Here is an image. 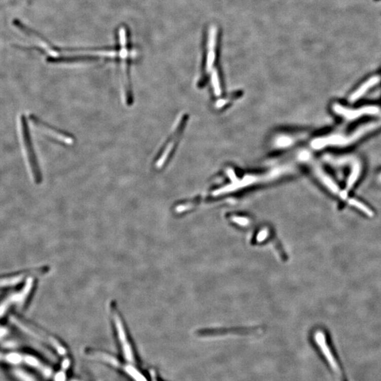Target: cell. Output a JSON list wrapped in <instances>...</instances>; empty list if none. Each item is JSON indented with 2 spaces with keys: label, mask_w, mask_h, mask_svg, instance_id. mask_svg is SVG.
Here are the masks:
<instances>
[{
  "label": "cell",
  "mask_w": 381,
  "mask_h": 381,
  "mask_svg": "<svg viewBox=\"0 0 381 381\" xmlns=\"http://www.w3.org/2000/svg\"><path fill=\"white\" fill-rule=\"evenodd\" d=\"M17 129L19 144L21 145L27 170L29 173L32 181L36 184H40L42 181V175H41L35 151L32 146L28 124H27L26 119L22 115L18 117Z\"/></svg>",
  "instance_id": "1"
},
{
  "label": "cell",
  "mask_w": 381,
  "mask_h": 381,
  "mask_svg": "<svg viewBox=\"0 0 381 381\" xmlns=\"http://www.w3.org/2000/svg\"><path fill=\"white\" fill-rule=\"evenodd\" d=\"M28 119H29L30 124L36 129L39 130V131L50 136V138L55 139L59 142L63 143L66 145H72L75 142V138L71 135L56 129L53 126L48 125V124L40 120L34 115H30Z\"/></svg>",
  "instance_id": "2"
},
{
  "label": "cell",
  "mask_w": 381,
  "mask_h": 381,
  "mask_svg": "<svg viewBox=\"0 0 381 381\" xmlns=\"http://www.w3.org/2000/svg\"><path fill=\"white\" fill-rule=\"evenodd\" d=\"M314 338H315L317 345L320 348L323 355L324 356L325 359H326L327 363H328V365L331 368L332 371L337 376H342V370H341L340 366H339L337 359L335 358V355H333V352H332L329 345H328V342H327L326 337L325 334L323 333V332L321 331V330H319V331L316 333L315 335H314Z\"/></svg>",
  "instance_id": "3"
},
{
  "label": "cell",
  "mask_w": 381,
  "mask_h": 381,
  "mask_svg": "<svg viewBox=\"0 0 381 381\" xmlns=\"http://www.w3.org/2000/svg\"><path fill=\"white\" fill-rule=\"evenodd\" d=\"M335 111L337 114L342 115L346 118L349 119V120H352L356 117H358L362 115H366V114H375L378 112V109L375 107H366L364 108H361L359 110H349L345 109L342 107V106H335Z\"/></svg>",
  "instance_id": "4"
},
{
  "label": "cell",
  "mask_w": 381,
  "mask_h": 381,
  "mask_svg": "<svg viewBox=\"0 0 381 381\" xmlns=\"http://www.w3.org/2000/svg\"><path fill=\"white\" fill-rule=\"evenodd\" d=\"M379 78L373 77L370 79L369 80L366 81L364 84H362L360 87L358 88V89L356 90L355 93H352L351 96H350V100L355 101L358 100L361 97L364 95V93L367 91V90L371 88L372 86H374L378 82Z\"/></svg>",
  "instance_id": "5"
},
{
  "label": "cell",
  "mask_w": 381,
  "mask_h": 381,
  "mask_svg": "<svg viewBox=\"0 0 381 381\" xmlns=\"http://www.w3.org/2000/svg\"><path fill=\"white\" fill-rule=\"evenodd\" d=\"M348 203H349L350 205H352V206L355 207L356 209L362 211V212L365 214L366 216L368 217L373 216V211H372L371 209H369L367 205H366L365 204L363 203L362 202L355 199V198H350V199L348 200Z\"/></svg>",
  "instance_id": "6"
},
{
  "label": "cell",
  "mask_w": 381,
  "mask_h": 381,
  "mask_svg": "<svg viewBox=\"0 0 381 381\" xmlns=\"http://www.w3.org/2000/svg\"><path fill=\"white\" fill-rule=\"evenodd\" d=\"M14 373H15L16 376L21 381H33L29 375H27L26 373H25V372L21 371V370H16Z\"/></svg>",
  "instance_id": "7"
},
{
  "label": "cell",
  "mask_w": 381,
  "mask_h": 381,
  "mask_svg": "<svg viewBox=\"0 0 381 381\" xmlns=\"http://www.w3.org/2000/svg\"><path fill=\"white\" fill-rule=\"evenodd\" d=\"M267 234H268V232H267L266 231H262V232L259 233V236H258V240H259V241H262V240L264 239L265 236H267Z\"/></svg>",
  "instance_id": "8"
},
{
  "label": "cell",
  "mask_w": 381,
  "mask_h": 381,
  "mask_svg": "<svg viewBox=\"0 0 381 381\" xmlns=\"http://www.w3.org/2000/svg\"><path fill=\"white\" fill-rule=\"evenodd\" d=\"M235 222L243 225H247L248 223V220L245 219V218L244 219L243 218H238V219H235Z\"/></svg>",
  "instance_id": "9"
},
{
  "label": "cell",
  "mask_w": 381,
  "mask_h": 381,
  "mask_svg": "<svg viewBox=\"0 0 381 381\" xmlns=\"http://www.w3.org/2000/svg\"><path fill=\"white\" fill-rule=\"evenodd\" d=\"M374 1H375V2H379V1H381V0H374Z\"/></svg>",
  "instance_id": "10"
},
{
  "label": "cell",
  "mask_w": 381,
  "mask_h": 381,
  "mask_svg": "<svg viewBox=\"0 0 381 381\" xmlns=\"http://www.w3.org/2000/svg\"><path fill=\"white\" fill-rule=\"evenodd\" d=\"M380 180H381V175H380Z\"/></svg>",
  "instance_id": "11"
}]
</instances>
